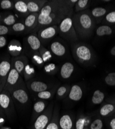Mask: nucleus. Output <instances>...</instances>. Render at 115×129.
Here are the masks:
<instances>
[{
  "label": "nucleus",
  "mask_w": 115,
  "mask_h": 129,
  "mask_svg": "<svg viewBox=\"0 0 115 129\" xmlns=\"http://www.w3.org/2000/svg\"><path fill=\"white\" fill-rule=\"evenodd\" d=\"M72 19L78 39H86L91 36L95 21L89 10L74 14Z\"/></svg>",
  "instance_id": "f257e3e1"
},
{
  "label": "nucleus",
  "mask_w": 115,
  "mask_h": 129,
  "mask_svg": "<svg viewBox=\"0 0 115 129\" xmlns=\"http://www.w3.org/2000/svg\"><path fill=\"white\" fill-rule=\"evenodd\" d=\"M28 89L25 82L20 84L14 89L9 91L11 95L16 111L19 114L27 110L30 105V99Z\"/></svg>",
  "instance_id": "f03ea898"
},
{
  "label": "nucleus",
  "mask_w": 115,
  "mask_h": 129,
  "mask_svg": "<svg viewBox=\"0 0 115 129\" xmlns=\"http://www.w3.org/2000/svg\"><path fill=\"white\" fill-rule=\"evenodd\" d=\"M74 8L66 3V1L54 0L48 1L39 12V15L46 17L53 14H64L72 17Z\"/></svg>",
  "instance_id": "7ed1b4c3"
},
{
  "label": "nucleus",
  "mask_w": 115,
  "mask_h": 129,
  "mask_svg": "<svg viewBox=\"0 0 115 129\" xmlns=\"http://www.w3.org/2000/svg\"><path fill=\"white\" fill-rule=\"evenodd\" d=\"M0 106L9 121L13 122L16 119L17 111L11 95L4 89L0 93Z\"/></svg>",
  "instance_id": "20e7f679"
},
{
  "label": "nucleus",
  "mask_w": 115,
  "mask_h": 129,
  "mask_svg": "<svg viewBox=\"0 0 115 129\" xmlns=\"http://www.w3.org/2000/svg\"><path fill=\"white\" fill-rule=\"evenodd\" d=\"M60 36L71 44L78 42V38L73 25L72 17H67L58 26Z\"/></svg>",
  "instance_id": "39448f33"
},
{
  "label": "nucleus",
  "mask_w": 115,
  "mask_h": 129,
  "mask_svg": "<svg viewBox=\"0 0 115 129\" xmlns=\"http://www.w3.org/2000/svg\"><path fill=\"white\" fill-rule=\"evenodd\" d=\"M73 55L76 60L80 63L87 64L91 62L93 58L91 49L81 42H75L71 45Z\"/></svg>",
  "instance_id": "423d86ee"
},
{
  "label": "nucleus",
  "mask_w": 115,
  "mask_h": 129,
  "mask_svg": "<svg viewBox=\"0 0 115 129\" xmlns=\"http://www.w3.org/2000/svg\"><path fill=\"white\" fill-rule=\"evenodd\" d=\"M54 102H50L45 110L41 113L33 122L30 129H45L50 122L53 116Z\"/></svg>",
  "instance_id": "0eeeda50"
},
{
  "label": "nucleus",
  "mask_w": 115,
  "mask_h": 129,
  "mask_svg": "<svg viewBox=\"0 0 115 129\" xmlns=\"http://www.w3.org/2000/svg\"><path fill=\"white\" fill-rule=\"evenodd\" d=\"M23 51L26 55L29 56L31 54L38 51L41 46V42L35 32L31 33L24 39Z\"/></svg>",
  "instance_id": "6e6552de"
},
{
  "label": "nucleus",
  "mask_w": 115,
  "mask_h": 129,
  "mask_svg": "<svg viewBox=\"0 0 115 129\" xmlns=\"http://www.w3.org/2000/svg\"><path fill=\"white\" fill-rule=\"evenodd\" d=\"M59 34V27L58 25L49 26L39 29L37 31V36L41 45L47 44Z\"/></svg>",
  "instance_id": "1a4fd4ad"
},
{
  "label": "nucleus",
  "mask_w": 115,
  "mask_h": 129,
  "mask_svg": "<svg viewBox=\"0 0 115 129\" xmlns=\"http://www.w3.org/2000/svg\"><path fill=\"white\" fill-rule=\"evenodd\" d=\"M24 82H25L24 80L18 71L12 66V68L8 75L4 89L9 92Z\"/></svg>",
  "instance_id": "9d476101"
},
{
  "label": "nucleus",
  "mask_w": 115,
  "mask_h": 129,
  "mask_svg": "<svg viewBox=\"0 0 115 129\" xmlns=\"http://www.w3.org/2000/svg\"><path fill=\"white\" fill-rule=\"evenodd\" d=\"M26 84L28 90L33 95L37 93L47 90L55 87L52 84L39 80H33V79L26 82Z\"/></svg>",
  "instance_id": "9b49d317"
},
{
  "label": "nucleus",
  "mask_w": 115,
  "mask_h": 129,
  "mask_svg": "<svg viewBox=\"0 0 115 129\" xmlns=\"http://www.w3.org/2000/svg\"><path fill=\"white\" fill-rule=\"evenodd\" d=\"M11 68V59L9 57H5L0 61V82L4 86Z\"/></svg>",
  "instance_id": "f8f14e48"
},
{
  "label": "nucleus",
  "mask_w": 115,
  "mask_h": 129,
  "mask_svg": "<svg viewBox=\"0 0 115 129\" xmlns=\"http://www.w3.org/2000/svg\"><path fill=\"white\" fill-rule=\"evenodd\" d=\"M28 63V58L25 55H21L17 57H13L11 59L12 66L18 71L22 78L23 77L25 68Z\"/></svg>",
  "instance_id": "ddd939ff"
},
{
  "label": "nucleus",
  "mask_w": 115,
  "mask_h": 129,
  "mask_svg": "<svg viewBox=\"0 0 115 129\" xmlns=\"http://www.w3.org/2000/svg\"><path fill=\"white\" fill-rule=\"evenodd\" d=\"M39 13H31L28 15L24 20L26 28L25 34L32 33L34 31L38 23Z\"/></svg>",
  "instance_id": "4468645a"
},
{
  "label": "nucleus",
  "mask_w": 115,
  "mask_h": 129,
  "mask_svg": "<svg viewBox=\"0 0 115 129\" xmlns=\"http://www.w3.org/2000/svg\"><path fill=\"white\" fill-rule=\"evenodd\" d=\"M50 51L55 56L62 57L66 55L67 49L63 43L58 41L55 40L52 42L49 46Z\"/></svg>",
  "instance_id": "2eb2a0df"
},
{
  "label": "nucleus",
  "mask_w": 115,
  "mask_h": 129,
  "mask_svg": "<svg viewBox=\"0 0 115 129\" xmlns=\"http://www.w3.org/2000/svg\"><path fill=\"white\" fill-rule=\"evenodd\" d=\"M48 101L46 100H38L35 102L33 104V111L31 116V122H34L36 118L45 110L48 105Z\"/></svg>",
  "instance_id": "dca6fc26"
},
{
  "label": "nucleus",
  "mask_w": 115,
  "mask_h": 129,
  "mask_svg": "<svg viewBox=\"0 0 115 129\" xmlns=\"http://www.w3.org/2000/svg\"><path fill=\"white\" fill-rule=\"evenodd\" d=\"M7 51L12 57H17L21 55L23 52V47L19 40L12 39L8 45Z\"/></svg>",
  "instance_id": "f3484780"
},
{
  "label": "nucleus",
  "mask_w": 115,
  "mask_h": 129,
  "mask_svg": "<svg viewBox=\"0 0 115 129\" xmlns=\"http://www.w3.org/2000/svg\"><path fill=\"white\" fill-rule=\"evenodd\" d=\"M75 118L70 114H64L59 118L60 129H74Z\"/></svg>",
  "instance_id": "a211bd4d"
},
{
  "label": "nucleus",
  "mask_w": 115,
  "mask_h": 129,
  "mask_svg": "<svg viewBox=\"0 0 115 129\" xmlns=\"http://www.w3.org/2000/svg\"><path fill=\"white\" fill-rule=\"evenodd\" d=\"M48 1L46 0H26L30 14L39 13Z\"/></svg>",
  "instance_id": "6ab92c4d"
},
{
  "label": "nucleus",
  "mask_w": 115,
  "mask_h": 129,
  "mask_svg": "<svg viewBox=\"0 0 115 129\" xmlns=\"http://www.w3.org/2000/svg\"><path fill=\"white\" fill-rule=\"evenodd\" d=\"M15 11L21 18H26L30 14L27 3L24 0H19V1H14Z\"/></svg>",
  "instance_id": "aec40b11"
},
{
  "label": "nucleus",
  "mask_w": 115,
  "mask_h": 129,
  "mask_svg": "<svg viewBox=\"0 0 115 129\" xmlns=\"http://www.w3.org/2000/svg\"><path fill=\"white\" fill-rule=\"evenodd\" d=\"M82 95L83 91L81 87L79 85L75 84L71 87L67 98L70 101L77 102L82 98Z\"/></svg>",
  "instance_id": "412c9836"
},
{
  "label": "nucleus",
  "mask_w": 115,
  "mask_h": 129,
  "mask_svg": "<svg viewBox=\"0 0 115 129\" xmlns=\"http://www.w3.org/2000/svg\"><path fill=\"white\" fill-rule=\"evenodd\" d=\"M60 107L58 104L54 106V112L51 119L45 129H60L59 127Z\"/></svg>",
  "instance_id": "4be33fe9"
},
{
  "label": "nucleus",
  "mask_w": 115,
  "mask_h": 129,
  "mask_svg": "<svg viewBox=\"0 0 115 129\" xmlns=\"http://www.w3.org/2000/svg\"><path fill=\"white\" fill-rule=\"evenodd\" d=\"M74 66L70 62H66L62 66L60 74V76L63 80H67L71 78L74 71Z\"/></svg>",
  "instance_id": "5701e85b"
},
{
  "label": "nucleus",
  "mask_w": 115,
  "mask_h": 129,
  "mask_svg": "<svg viewBox=\"0 0 115 129\" xmlns=\"http://www.w3.org/2000/svg\"><path fill=\"white\" fill-rule=\"evenodd\" d=\"M57 88V86H55L51 89L37 93L33 95L35 98L38 100L48 101L54 97L55 93H56Z\"/></svg>",
  "instance_id": "b1692460"
},
{
  "label": "nucleus",
  "mask_w": 115,
  "mask_h": 129,
  "mask_svg": "<svg viewBox=\"0 0 115 129\" xmlns=\"http://www.w3.org/2000/svg\"><path fill=\"white\" fill-rule=\"evenodd\" d=\"M17 22H18V18L13 14H8L4 16L2 15L1 24L10 27Z\"/></svg>",
  "instance_id": "393cba45"
},
{
  "label": "nucleus",
  "mask_w": 115,
  "mask_h": 129,
  "mask_svg": "<svg viewBox=\"0 0 115 129\" xmlns=\"http://www.w3.org/2000/svg\"><path fill=\"white\" fill-rule=\"evenodd\" d=\"M71 88L69 85H63L59 87L56 93L57 100H62L66 98L70 91Z\"/></svg>",
  "instance_id": "a878e982"
},
{
  "label": "nucleus",
  "mask_w": 115,
  "mask_h": 129,
  "mask_svg": "<svg viewBox=\"0 0 115 129\" xmlns=\"http://www.w3.org/2000/svg\"><path fill=\"white\" fill-rule=\"evenodd\" d=\"M89 121L88 117L85 116L81 115L79 116L75 121L74 129H84L90 125V121Z\"/></svg>",
  "instance_id": "bb28decb"
},
{
  "label": "nucleus",
  "mask_w": 115,
  "mask_h": 129,
  "mask_svg": "<svg viewBox=\"0 0 115 129\" xmlns=\"http://www.w3.org/2000/svg\"><path fill=\"white\" fill-rule=\"evenodd\" d=\"M35 69L29 62L26 66L24 71L23 77L24 78L25 82H27L32 79L35 76Z\"/></svg>",
  "instance_id": "cd10ccee"
},
{
  "label": "nucleus",
  "mask_w": 115,
  "mask_h": 129,
  "mask_svg": "<svg viewBox=\"0 0 115 129\" xmlns=\"http://www.w3.org/2000/svg\"><path fill=\"white\" fill-rule=\"evenodd\" d=\"M10 33L11 34H20L26 33V28L24 22L22 21H18L12 26H10Z\"/></svg>",
  "instance_id": "c85d7f7f"
},
{
  "label": "nucleus",
  "mask_w": 115,
  "mask_h": 129,
  "mask_svg": "<svg viewBox=\"0 0 115 129\" xmlns=\"http://www.w3.org/2000/svg\"><path fill=\"white\" fill-rule=\"evenodd\" d=\"M104 98H105V94L104 92L98 89L94 91L91 101L94 104H100L103 101Z\"/></svg>",
  "instance_id": "c756f323"
},
{
  "label": "nucleus",
  "mask_w": 115,
  "mask_h": 129,
  "mask_svg": "<svg viewBox=\"0 0 115 129\" xmlns=\"http://www.w3.org/2000/svg\"><path fill=\"white\" fill-rule=\"evenodd\" d=\"M89 3L90 1L88 0H78L74 6V10L76 13L87 10Z\"/></svg>",
  "instance_id": "7c9ffc66"
},
{
  "label": "nucleus",
  "mask_w": 115,
  "mask_h": 129,
  "mask_svg": "<svg viewBox=\"0 0 115 129\" xmlns=\"http://www.w3.org/2000/svg\"><path fill=\"white\" fill-rule=\"evenodd\" d=\"M38 51L41 58H42L44 62H46L51 60L52 57H53L51 52L47 49L45 48V47H44V46L43 45L40 46Z\"/></svg>",
  "instance_id": "2f4dec72"
},
{
  "label": "nucleus",
  "mask_w": 115,
  "mask_h": 129,
  "mask_svg": "<svg viewBox=\"0 0 115 129\" xmlns=\"http://www.w3.org/2000/svg\"><path fill=\"white\" fill-rule=\"evenodd\" d=\"M114 110V106L112 104H106L103 105L100 110V115L102 117H106Z\"/></svg>",
  "instance_id": "473e14b6"
},
{
  "label": "nucleus",
  "mask_w": 115,
  "mask_h": 129,
  "mask_svg": "<svg viewBox=\"0 0 115 129\" xmlns=\"http://www.w3.org/2000/svg\"><path fill=\"white\" fill-rule=\"evenodd\" d=\"M112 29L107 25H102L99 26L96 31V33L98 36H103L109 35L112 33Z\"/></svg>",
  "instance_id": "72a5a7b5"
},
{
  "label": "nucleus",
  "mask_w": 115,
  "mask_h": 129,
  "mask_svg": "<svg viewBox=\"0 0 115 129\" xmlns=\"http://www.w3.org/2000/svg\"><path fill=\"white\" fill-rule=\"evenodd\" d=\"M29 57H30L32 62L35 64H36V65L39 66H41L43 65L44 62L40 55L39 51H36L33 53L32 54H31Z\"/></svg>",
  "instance_id": "f704fd0d"
},
{
  "label": "nucleus",
  "mask_w": 115,
  "mask_h": 129,
  "mask_svg": "<svg viewBox=\"0 0 115 129\" xmlns=\"http://www.w3.org/2000/svg\"><path fill=\"white\" fill-rule=\"evenodd\" d=\"M107 10L105 8L99 7L93 8L91 11V15L93 18H101L105 15L106 13Z\"/></svg>",
  "instance_id": "c9c22d12"
},
{
  "label": "nucleus",
  "mask_w": 115,
  "mask_h": 129,
  "mask_svg": "<svg viewBox=\"0 0 115 129\" xmlns=\"http://www.w3.org/2000/svg\"><path fill=\"white\" fill-rule=\"evenodd\" d=\"M14 1L10 0H2L0 1V8L3 10L14 9Z\"/></svg>",
  "instance_id": "e433bc0d"
},
{
  "label": "nucleus",
  "mask_w": 115,
  "mask_h": 129,
  "mask_svg": "<svg viewBox=\"0 0 115 129\" xmlns=\"http://www.w3.org/2000/svg\"><path fill=\"white\" fill-rule=\"evenodd\" d=\"M89 127L90 129H103V121L101 118H96L90 123Z\"/></svg>",
  "instance_id": "4c0bfd02"
},
{
  "label": "nucleus",
  "mask_w": 115,
  "mask_h": 129,
  "mask_svg": "<svg viewBox=\"0 0 115 129\" xmlns=\"http://www.w3.org/2000/svg\"><path fill=\"white\" fill-rule=\"evenodd\" d=\"M105 82L109 86H115V72L109 73L105 78Z\"/></svg>",
  "instance_id": "58836bf2"
},
{
  "label": "nucleus",
  "mask_w": 115,
  "mask_h": 129,
  "mask_svg": "<svg viewBox=\"0 0 115 129\" xmlns=\"http://www.w3.org/2000/svg\"><path fill=\"white\" fill-rule=\"evenodd\" d=\"M56 69L57 66L53 63L48 64L44 67L45 71L48 73H54Z\"/></svg>",
  "instance_id": "ea45409f"
},
{
  "label": "nucleus",
  "mask_w": 115,
  "mask_h": 129,
  "mask_svg": "<svg viewBox=\"0 0 115 129\" xmlns=\"http://www.w3.org/2000/svg\"><path fill=\"white\" fill-rule=\"evenodd\" d=\"M9 34H11L10 27L0 24V36H5Z\"/></svg>",
  "instance_id": "a19ab883"
},
{
  "label": "nucleus",
  "mask_w": 115,
  "mask_h": 129,
  "mask_svg": "<svg viewBox=\"0 0 115 129\" xmlns=\"http://www.w3.org/2000/svg\"><path fill=\"white\" fill-rule=\"evenodd\" d=\"M106 20L110 23L115 22V12H112L108 14L105 18Z\"/></svg>",
  "instance_id": "79ce46f5"
},
{
  "label": "nucleus",
  "mask_w": 115,
  "mask_h": 129,
  "mask_svg": "<svg viewBox=\"0 0 115 129\" xmlns=\"http://www.w3.org/2000/svg\"><path fill=\"white\" fill-rule=\"evenodd\" d=\"M7 44V41L5 36H0V49L4 48Z\"/></svg>",
  "instance_id": "37998d69"
},
{
  "label": "nucleus",
  "mask_w": 115,
  "mask_h": 129,
  "mask_svg": "<svg viewBox=\"0 0 115 129\" xmlns=\"http://www.w3.org/2000/svg\"><path fill=\"white\" fill-rule=\"evenodd\" d=\"M6 117L5 116H0V127L4 125L6 122Z\"/></svg>",
  "instance_id": "c03bdc74"
},
{
  "label": "nucleus",
  "mask_w": 115,
  "mask_h": 129,
  "mask_svg": "<svg viewBox=\"0 0 115 129\" xmlns=\"http://www.w3.org/2000/svg\"><path fill=\"white\" fill-rule=\"evenodd\" d=\"M77 1L78 0H69V1H67V0L66 3L68 4L69 6H70L72 8H74Z\"/></svg>",
  "instance_id": "a18cd8bd"
},
{
  "label": "nucleus",
  "mask_w": 115,
  "mask_h": 129,
  "mask_svg": "<svg viewBox=\"0 0 115 129\" xmlns=\"http://www.w3.org/2000/svg\"><path fill=\"white\" fill-rule=\"evenodd\" d=\"M109 126L111 129H115V118H113L110 121Z\"/></svg>",
  "instance_id": "49530a36"
},
{
  "label": "nucleus",
  "mask_w": 115,
  "mask_h": 129,
  "mask_svg": "<svg viewBox=\"0 0 115 129\" xmlns=\"http://www.w3.org/2000/svg\"><path fill=\"white\" fill-rule=\"evenodd\" d=\"M110 53L111 55L115 56V46L110 50Z\"/></svg>",
  "instance_id": "de8ad7c7"
},
{
  "label": "nucleus",
  "mask_w": 115,
  "mask_h": 129,
  "mask_svg": "<svg viewBox=\"0 0 115 129\" xmlns=\"http://www.w3.org/2000/svg\"><path fill=\"white\" fill-rule=\"evenodd\" d=\"M4 88V86L0 82V93H1Z\"/></svg>",
  "instance_id": "09e8293b"
},
{
  "label": "nucleus",
  "mask_w": 115,
  "mask_h": 129,
  "mask_svg": "<svg viewBox=\"0 0 115 129\" xmlns=\"http://www.w3.org/2000/svg\"><path fill=\"white\" fill-rule=\"evenodd\" d=\"M0 116H5L3 110L2 109L1 107L0 106Z\"/></svg>",
  "instance_id": "8fccbe9b"
},
{
  "label": "nucleus",
  "mask_w": 115,
  "mask_h": 129,
  "mask_svg": "<svg viewBox=\"0 0 115 129\" xmlns=\"http://www.w3.org/2000/svg\"><path fill=\"white\" fill-rule=\"evenodd\" d=\"M0 129H12V128L8 126H3L0 127Z\"/></svg>",
  "instance_id": "3c124183"
},
{
  "label": "nucleus",
  "mask_w": 115,
  "mask_h": 129,
  "mask_svg": "<svg viewBox=\"0 0 115 129\" xmlns=\"http://www.w3.org/2000/svg\"><path fill=\"white\" fill-rule=\"evenodd\" d=\"M1 19H2V15H1V14H0V24H1Z\"/></svg>",
  "instance_id": "603ef678"
},
{
  "label": "nucleus",
  "mask_w": 115,
  "mask_h": 129,
  "mask_svg": "<svg viewBox=\"0 0 115 129\" xmlns=\"http://www.w3.org/2000/svg\"><path fill=\"white\" fill-rule=\"evenodd\" d=\"M84 129H90L89 128V126H87V127H86Z\"/></svg>",
  "instance_id": "864d4df0"
}]
</instances>
